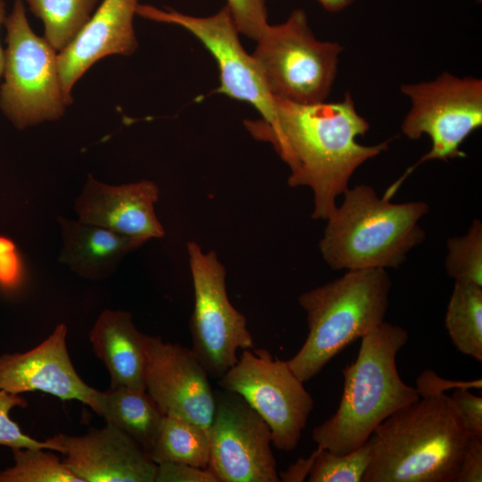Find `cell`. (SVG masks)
<instances>
[{
	"label": "cell",
	"instance_id": "obj_1",
	"mask_svg": "<svg viewBox=\"0 0 482 482\" xmlns=\"http://www.w3.org/2000/svg\"><path fill=\"white\" fill-rule=\"evenodd\" d=\"M273 98L271 124L247 120L245 126L254 138L272 145L289 168L290 187L312 190V218L327 220L354 171L386 150L388 141L372 145L358 142L370 124L357 112L350 93L337 102L309 104Z\"/></svg>",
	"mask_w": 482,
	"mask_h": 482
},
{
	"label": "cell",
	"instance_id": "obj_2",
	"mask_svg": "<svg viewBox=\"0 0 482 482\" xmlns=\"http://www.w3.org/2000/svg\"><path fill=\"white\" fill-rule=\"evenodd\" d=\"M468 436L451 396H420L375 428L362 482H454Z\"/></svg>",
	"mask_w": 482,
	"mask_h": 482
},
{
	"label": "cell",
	"instance_id": "obj_3",
	"mask_svg": "<svg viewBox=\"0 0 482 482\" xmlns=\"http://www.w3.org/2000/svg\"><path fill=\"white\" fill-rule=\"evenodd\" d=\"M401 326L383 321L362 337L356 359L342 370L344 386L336 412L312 432L317 446L336 454L363 445L375 428L420 395L405 384L396 368V355L408 341Z\"/></svg>",
	"mask_w": 482,
	"mask_h": 482
},
{
	"label": "cell",
	"instance_id": "obj_4",
	"mask_svg": "<svg viewBox=\"0 0 482 482\" xmlns=\"http://www.w3.org/2000/svg\"><path fill=\"white\" fill-rule=\"evenodd\" d=\"M326 220L319 249L335 270L399 268L425 238L423 201L392 203L368 185L348 188Z\"/></svg>",
	"mask_w": 482,
	"mask_h": 482
},
{
	"label": "cell",
	"instance_id": "obj_5",
	"mask_svg": "<svg viewBox=\"0 0 482 482\" xmlns=\"http://www.w3.org/2000/svg\"><path fill=\"white\" fill-rule=\"evenodd\" d=\"M392 281L386 270H349L328 283L302 293L308 334L287 361L303 382L317 376L347 345L385 321Z\"/></svg>",
	"mask_w": 482,
	"mask_h": 482
},
{
	"label": "cell",
	"instance_id": "obj_6",
	"mask_svg": "<svg viewBox=\"0 0 482 482\" xmlns=\"http://www.w3.org/2000/svg\"><path fill=\"white\" fill-rule=\"evenodd\" d=\"M0 109L18 129L60 119L71 102L64 94L58 53L31 29L22 0L6 15Z\"/></svg>",
	"mask_w": 482,
	"mask_h": 482
},
{
	"label": "cell",
	"instance_id": "obj_7",
	"mask_svg": "<svg viewBox=\"0 0 482 482\" xmlns=\"http://www.w3.org/2000/svg\"><path fill=\"white\" fill-rule=\"evenodd\" d=\"M256 42L252 55L272 97L304 104L326 101L343 47L317 39L303 10L268 24Z\"/></svg>",
	"mask_w": 482,
	"mask_h": 482
},
{
	"label": "cell",
	"instance_id": "obj_8",
	"mask_svg": "<svg viewBox=\"0 0 482 482\" xmlns=\"http://www.w3.org/2000/svg\"><path fill=\"white\" fill-rule=\"evenodd\" d=\"M401 92L411 104L402 132L412 140L427 135L432 143L430 150L402 178L405 179L427 161L463 157L461 144L482 126V80L444 72L430 81L403 84Z\"/></svg>",
	"mask_w": 482,
	"mask_h": 482
},
{
	"label": "cell",
	"instance_id": "obj_9",
	"mask_svg": "<svg viewBox=\"0 0 482 482\" xmlns=\"http://www.w3.org/2000/svg\"><path fill=\"white\" fill-rule=\"evenodd\" d=\"M194 287L189 328L192 351L209 375L220 378L238 360L239 349H253L246 318L230 303L226 269L213 250L187 243Z\"/></svg>",
	"mask_w": 482,
	"mask_h": 482
},
{
	"label": "cell",
	"instance_id": "obj_10",
	"mask_svg": "<svg viewBox=\"0 0 482 482\" xmlns=\"http://www.w3.org/2000/svg\"><path fill=\"white\" fill-rule=\"evenodd\" d=\"M219 379L222 389L242 396L264 420L274 447L284 452L296 448L314 400L287 361L265 348L245 349Z\"/></svg>",
	"mask_w": 482,
	"mask_h": 482
},
{
	"label": "cell",
	"instance_id": "obj_11",
	"mask_svg": "<svg viewBox=\"0 0 482 482\" xmlns=\"http://www.w3.org/2000/svg\"><path fill=\"white\" fill-rule=\"evenodd\" d=\"M207 468L219 482H279L264 420L237 393H214Z\"/></svg>",
	"mask_w": 482,
	"mask_h": 482
},
{
	"label": "cell",
	"instance_id": "obj_12",
	"mask_svg": "<svg viewBox=\"0 0 482 482\" xmlns=\"http://www.w3.org/2000/svg\"><path fill=\"white\" fill-rule=\"evenodd\" d=\"M137 14L154 21L178 25L192 33L218 64L220 86L217 91L250 104L259 112L264 122L271 124L274 121V98L253 55L243 47L239 31L227 5L213 15L196 17L139 4Z\"/></svg>",
	"mask_w": 482,
	"mask_h": 482
},
{
	"label": "cell",
	"instance_id": "obj_13",
	"mask_svg": "<svg viewBox=\"0 0 482 482\" xmlns=\"http://www.w3.org/2000/svg\"><path fill=\"white\" fill-rule=\"evenodd\" d=\"M145 391L164 416L210 428L215 396L208 372L192 349L146 335Z\"/></svg>",
	"mask_w": 482,
	"mask_h": 482
},
{
	"label": "cell",
	"instance_id": "obj_14",
	"mask_svg": "<svg viewBox=\"0 0 482 482\" xmlns=\"http://www.w3.org/2000/svg\"><path fill=\"white\" fill-rule=\"evenodd\" d=\"M83 482H154L157 464L129 436L106 424L83 436L47 439Z\"/></svg>",
	"mask_w": 482,
	"mask_h": 482
},
{
	"label": "cell",
	"instance_id": "obj_15",
	"mask_svg": "<svg viewBox=\"0 0 482 482\" xmlns=\"http://www.w3.org/2000/svg\"><path fill=\"white\" fill-rule=\"evenodd\" d=\"M159 195L158 186L151 180L109 185L88 174L73 208L80 221L108 229L144 245L165 236L154 211Z\"/></svg>",
	"mask_w": 482,
	"mask_h": 482
},
{
	"label": "cell",
	"instance_id": "obj_16",
	"mask_svg": "<svg viewBox=\"0 0 482 482\" xmlns=\"http://www.w3.org/2000/svg\"><path fill=\"white\" fill-rule=\"evenodd\" d=\"M67 333V326L60 323L29 351L1 355L0 390L18 395L41 391L61 400H78L91 408L96 389L86 384L73 367Z\"/></svg>",
	"mask_w": 482,
	"mask_h": 482
},
{
	"label": "cell",
	"instance_id": "obj_17",
	"mask_svg": "<svg viewBox=\"0 0 482 482\" xmlns=\"http://www.w3.org/2000/svg\"><path fill=\"white\" fill-rule=\"evenodd\" d=\"M138 4V0H103L75 38L58 53L62 88L71 102L73 87L96 62L136 51L133 21Z\"/></svg>",
	"mask_w": 482,
	"mask_h": 482
},
{
	"label": "cell",
	"instance_id": "obj_18",
	"mask_svg": "<svg viewBox=\"0 0 482 482\" xmlns=\"http://www.w3.org/2000/svg\"><path fill=\"white\" fill-rule=\"evenodd\" d=\"M57 222L62 237L58 261L86 279L100 281L111 277L128 253L143 245L133 238L79 220L58 216Z\"/></svg>",
	"mask_w": 482,
	"mask_h": 482
},
{
	"label": "cell",
	"instance_id": "obj_19",
	"mask_svg": "<svg viewBox=\"0 0 482 482\" xmlns=\"http://www.w3.org/2000/svg\"><path fill=\"white\" fill-rule=\"evenodd\" d=\"M89 340L108 370L111 388L145 390L146 335L136 328L130 312L104 310L89 332Z\"/></svg>",
	"mask_w": 482,
	"mask_h": 482
},
{
	"label": "cell",
	"instance_id": "obj_20",
	"mask_svg": "<svg viewBox=\"0 0 482 482\" xmlns=\"http://www.w3.org/2000/svg\"><path fill=\"white\" fill-rule=\"evenodd\" d=\"M91 409L106 424L129 436L149 456L164 415L145 390L123 386L96 390Z\"/></svg>",
	"mask_w": 482,
	"mask_h": 482
},
{
	"label": "cell",
	"instance_id": "obj_21",
	"mask_svg": "<svg viewBox=\"0 0 482 482\" xmlns=\"http://www.w3.org/2000/svg\"><path fill=\"white\" fill-rule=\"evenodd\" d=\"M209 428L187 420L164 416L149 457L156 463L180 462L207 468Z\"/></svg>",
	"mask_w": 482,
	"mask_h": 482
},
{
	"label": "cell",
	"instance_id": "obj_22",
	"mask_svg": "<svg viewBox=\"0 0 482 482\" xmlns=\"http://www.w3.org/2000/svg\"><path fill=\"white\" fill-rule=\"evenodd\" d=\"M445 325L458 351L482 362V287L455 282Z\"/></svg>",
	"mask_w": 482,
	"mask_h": 482
},
{
	"label": "cell",
	"instance_id": "obj_23",
	"mask_svg": "<svg viewBox=\"0 0 482 482\" xmlns=\"http://www.w3.org/2000/svg\"><path fill=\"white\" fill-rule=\"evenodd\" d=\"M101 0H26L44 24V38L57 52L64 49L87 23Z\"/></svg>",
	"mask_w": 482,
	"mask_h": 482
},
{
	"label": "cell",
	"instance_id": "obj_24",
	"mask_svg": "<svg viewBox=\"0 0 482 482\" xmlns=\"http://www.w3.org/2000/svg\"><path fill=\"white\" fill-rule=\"evenodd\" d=\"M12 450L14 465L0 471V482H83L57 455L46 449Z\"/></svg>",
	"mask_w": 482,
	"mask_h": 482
},
{
	"label": "cell",
	"instance_id": "obj_25",
	"mask_svg": "<svg viewBox=\"0 0 482 482\" xmlns=\"http://www.w3.org/2000/svg\"><path fill=\"white\" fill-rule=\"evenodd\" d=\"M445 267L455 282L482 287V222L474 219L462 236L448 238Z\"/></svg>",
	"mask_w": 482,
	"mask_h": 482
},
{
	"label": "cell",
	"instance_id": "obj_26",
	"mask_svg": "<svg viewBox=\"0 0 482 482\" xmlns=\"http://www.w3.org/2000/svg\"><path fill=\"white\" fill-rule=\"evenodd\" d=\"M370 437L355 450L336 454L317 446L318 453L308 476L309 482H362L372 456Z\"/></svg>",
	"mask_w": 482,
	"mask_h": 482
},
{
	"label": "cell",
	"instance_id": "obj_27",
	"mask_svg": "<svg viewBox=\"0 0 482 482\" xmlns=\"http://www.w3.org/2000/svg\"><path fill=\"white\" fill-rule=\"evenodd\" d=\"M27 401L18 394L0 390V445L15 448H42L54 451L53 445L46 441L36 440L24 434L19 425L10 418V411L14 407L24 408Z\"/></svg>",
	"mask_w": 482,
	"mask_h": 482
},
{
	"label": "cell",
	"instance_id": "obj_28",
	"mask_svg": "<svg viewBox=\"0 0 482 482\" xmlns=\"http://www.w3.org/2000/svg\"><path fill=\"white\" fill-rule=\"evenodd\" d=\"M239 33L257 40L268 26L265 0H227Z\"/></svg>",
	"mask_w": 482,
	"mask_h": 482
},
{
	"label": "cell",
	"instance_id": "obj_29",
	"mask_svg": "<svg viewBox=\"0 0 482 482\" xmlns=\"http://www.w3.org/2000/svg\"><path fill=\"white\" fill-rule=\"evenodd\" d=\"M451 399L456 406L469 436L482 437V397L469 388H455Z\"/></svg>",
	"mask_w": 482,
	"mask_h": 482
},
{
	"label": "cell",
	"instance_id": "obj_30",
	"mask_svg": "<svg viewBox=\"0 0 482 482\" xmlns=\"http://www.w3.org/2000/svg\"><path fill=\"white\" fill-rule=\"evenodd\" d=\"M154 482H219L208 468L180 462L157 464Z\"/></svg>",
	"mask_w": 482,
	"mask_h": 482
},
{
	"label": "cell",
	"instance_id": "obj_31",
	"mask_svg": "<svg viewBox=\"0 0 482 482\" xmlns=\"http://www.w3.org/2000/svg\"><path fill=\"white\" fill-rule=\"evenodd\" d=\"M482 481V437L468 436L454 482Z\"/></svg>",
	"mask_w": 482,
	"mask_h": 482
},
{
	"label": "cell",
	"instance_id": "obj_32",
	"mask_svg": "<svg viewBox=\"0 0 482 482\" xmlns=\"http://www.w3.org/2000/svg\"><path fill=\"white\" fill-rule=\"evenodd\" d=\"M416 389L420 396L440 394L451 388H476L480 389L482 387V380H448L440 378L431 370H424L416 380Z\"/></svg>",
	"mask_w": 482,
	"mask_h": 482
},
{
	"label": "cell",
	"instance_id": "obj_33",
	"mask_svg": "<svg viewBox=\"0 0 482 482\" xmlns=\"http://www.w3.org/2000/svg\"><path fill=\"white\" fill-rule=\"evenodd\" d=\"M23 278V264L18 249L0 253V288L16 289Z\"/></svg>",
	"mask_w": 482,
	"mask_h": 482
},
{
	"label": "cell",
	"instance_id": "obj_34",
	"mask_svg": "<svg viewBox=\"0 0 482 482\" xmlns=\"http://www.w3.org/2000/svg\"><path fill=\"white\" fill-rule=\"evenodd\" d=\"M318 453V448L308 457H301L290 464L286 470L281 471L279 480L283 482H303L307 480L310 471Z\"/></svg>",
	"mask_w": 482,
	"mask_h": 482
},
{
	"label": "cell",
	"instance_id": "obj_35",
	"mask_svg": "<svg viewBox=\"0 0 482 482\" xmlns=\"http://www.w3.org/2000/svg\"><path fill=\"white\" fill-rule=\"evenodd\" d=\"M320 4L330 12H338L348 6L353 0H318Z\"/></svg>",
	"mask_w": 482,
	"mask_h": 482
},
{
	"label": "cell",
	"instance_id": "obj_36",
	"mask_svg": "<svg viewBox=\"0 0 482 482\" xmlns=\"http://www.w3.org/2000/svg\"><path fill=\"white\" fill-rule=\"evenodd\" d=\"M5 17H6L5 3L4 0H0V29H1V26L4 25V23ZM4 67V50L3 49L0 44V79L3 77Z\"/></svg>",
	"mask_w": 482,
	"mask_h": 482
},
{
	"label": "cell",
	"instance_id": "obj_37",
	"mask_svg": "<svg viewBox=\"0 0 482 482\" xmlns=\"http://www.w3.org/2000/svg\"><path fill=\"white\" fill-rule=\"evenodd\" d=\"M15 243L9 237L0 235V253L16 250Z\"/></svg>",
	"mask_w": 482,
	"mask_h": 482
}]
</instances>
